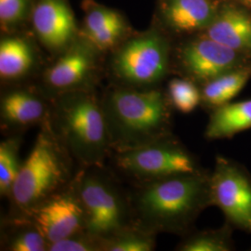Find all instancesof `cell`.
I'll list each match as a JSON object with an SVG mask.
<instances>
[{
    "mask_svg": "<svg viewBox=\"0 0 251 251\" xmlns=\"http://www.w3.org/2000/svg\"><path fill=\"white\" fill-rule=\"evenodd\" d=\"M211 206L206 171L145 181L133 199L137 227L156 234L184 235L199 214Z\"/></svg>",
    "mask_w": 251,
    "mask_h": 251,
    "instance_id": "cell-1",
    "label": "cell"
},
{
    "mask_svg": "<svg viewBox=\"0 0 251 251\" xmlns=\"http://www.w3.org/2000/svg\"><path fill=\"white\" fill-rule=\"evenodd\" d=\"M110 146L117 152L157 141L171 133V109L163 91L122 88L101 102Z\"/></svg>",
    "mask_w": 251,
    "mask_h": 251,
    "instance_id": "cell-2",
    "label": "cell"
},
{
    "mask_svg": "<svg viewBox=\"0 0 251 251\" xmlns=\"http://www.w3.org/2000/svg\"><path fill=\"white\" fill-rule=\"evenodd\" d=\"M70 173L68 151L60 137L47 123L22 163L9 198L18 213L30 215L46 199L60 192Z\"/></svg>",
    "mask_w": 251,
    "mask_h": 251,
    "instance_id": "cell-3",
    "label": "cell"
},
{
    "mask_svg": "<svg viewBox=\"0 0 251 251\" xmlns=\"http://www.w3.org/2000/svg\"><path fill=\"white\" fill-rule=\"evenodd\" d=\"M55 106L57 134L68 152L84 166H100L111 147L101 103L86 91H70Z\"/></svg>",
    "mask_w": 251,
    "mask_h": 251,
    "instance_id": "cell-4",
    "label": "cell"
},
{
    "mask_svg": "<svg viewBox=\"0 0 251 251\" xmlns=\"http://www.w3.org/2000/svg\"><path fill=\"white\" fill-rule=\"evenodd\" d=\"M117 167L144 181L204 172L198 157L171 134L140 147L117 152Z\"/></svg>",
    "mask_w": 251,
    "mask_h": 251,
    "instance_id": "cell-5",
    "label": "cell"
},
{
    "mask_svg": "<svg viewBox=\"0 0 251 251\" xmlns=\"http://www.w3.org/2000/svg\"><path fill=\"white\" fill-rule=\"evenodd\" d=\"M73 187L85 210L86 233L102 241L128 227L126 205L106 177L85 172Z\"/></svg>",
    "mask_w": 251,
    "mask_h": 251,
    "instance_id": "cell-6",
    "label": "cell"
},
{
    "mask_svg": "<svg viewBox=\"0 0 251 251\" xmlns=\"http://www.w3.org/2000/svg\"><path fill=\"white\" fill-rule=\"evenodd\" d=\"M171 46L158 33L137 36L122 46L113 61L117 77L135 89H150L170 70Z\"/></svg>",
    "mask_w": 251,
    "mask_h": 251,
    "instance_id": "cell-7",
    "label": "cell"
},
{
    "mask_svg": "<svg viewBox=\"0 0 251 251\" xmlns=\"http://www.w3.org/2000/svg\"><path fill=\"white\" fill-rule=\"evenodd\" d=\"M209 193L211 206L223 211L227 223L251 233V174L243 165L217 155L209 173Z\"/></svg>",
    "mask_w": 251,
    "mask_h": 251,
    "instance_id": "cell-8",
    "label": "cell"
},
{
    "mask_svg": "<svg viewBox=\"0 0 251 251\" xmlns=\"http://www.w3.org/2000/svg\"><path fill=\"white\" fill-rule=\"evenodd\" d=\"M250 62V56L235 51L206 36L186 43L179 52L180 69L187 78L201 85Z\"/></svg>",
    "mask_w": 251,
    "mask_h": 251,
    "instance_id": "cell-9",
    "label": "cell"
},
{
    "mask_svg": "<svg viewBox=\"0 0 251 251\" xmlns=\"http://www.w3.org/2000/svg\"><path fill=\"white\" fill-rule=\"evenodd\" d=\"M29 216L49 244L85 232V210L74 187L54 194Z\"/></svg>",
    "mask_w": 251,
    "mask_h": 251,
    "instance_id": "cell-10",
    "label": "cell"
},
{
    "mask_svg": "<svg viewBox=\"0 0 251 251\" xmlns=\"http://www.w3.org/2000/svg\"><path fill=\"white\" fill-rule=\"evenodd\" d=\"M32 22L40 41L54 50L71 44L76 33L75 16L66 0H38Z\"/></svg>",
    "mask_w": 251,
    "mask_h": 251,
    "instance_id": "cell-11",
    "label": "cell"
},
{
    "mask_svg": "<svg viewBox=\"0 0 251 251\" xmlns=\"http://www.w3.org/2000/svg\"><path fill=\"white\" fill-rule=\"evenodd\" d=\"M96 50L88 40L73 43L46 72V84L62 94L80 87L94 69Z\"/></svg>",
    "mask_w": 251,
    "mask_h": 251,
    "instance_id": "cell-12",
    "label": "cell"
},
{
    "mask_svg": "<svg viewBox=\"0 0 251 251\" xmlns=\"http://www.w3.org/2000/svg\"><path fill=\"white\" fill-rule=\"evenodd\" d=\"M205 36L251 57V16L246 10L226 6L218 10Z\"/></svg>",
    "mask_w": 251,
    "mask_h": 251,
    "instance_id": "cell-13",
    "label": "cell"
},
{
    "mask_svg": "<svg viewBox=\"0 0 251 251\" xmlns=\"http://www.w3.org/2000/svg\"><path fill=\"white\" fill-rule=\"evenodd\" d=\"M217 11L210 0H167L164 5L167 23L179 32L206 30Z\"/></svg>",
    "mask_w": 251,
    "mask_h": 251,
    "instance_id": "cell-14",
    "label": "cell"
},
{
    "mask_svg": "<svg viewBox=\"0 0 251 251\" xmlns=\"http://www.w3.org/2000/svg\"><path fill=\"white\" fill-rule=\"evenodd\" d=\"M251 128V99L231 101L210 112L205 129L207 140L231 139Z\"/></svg>",
    "mask_w": 251,
    "mask_h": 251,
    "instance_id": "cell-15",
    "label": "cell"
},
{
    "mask_svg": "<svg viewBox=\"0 0 251 251\" xmlns=\"http://www.w3.org/2000/svg\"><path fill=\"white\" fill-rule=\"evenodd\" d=\"M251 77V62L224 73L201 87V106L211 112L231 102Z\"/></svg>",
    "mask_w": 251,
    "mask_h": 251,
    "instance_id": "cell-16",
    "label": "cell"
},
{
    "mask_svg": "<svg viewBox=\"0 0 251 251\" xmlns=\"http://www.w3.org/2000/svg\"><path fill=\"white\" fill-rule=\"evenodd\" d=\"M45 115V103L31 92L13 90L1 100V117L9 125H33Z\"/></svg>",
    "mask_w": 251,
    "mask_h": 251,
    "instance_id": "cell-17",
    "label": "cell"
},
{
    "mask_svg": "<svg viewBox=\"0 0 251 251\" xmlns=\"http://www.w3.org/2000/svg\"><path fill=\"white\" fill-rule=\"evenodd\" d=\"M31 45L21 37H7L0 42V76L17 79L31 71L35 64Z\"/></svg>",
    "mask_w": 251,
    "mask_h": 251,
    "instance_id": "cell-18",
    "label": "cell"
},
{
    "mask_svg": "<svg viewBox=\"0 0 251 251\" xmlns=\"http://www.w3.org/2000/svg\"><path fill=\"white\" fill-rule=\"evenodd\" d=\"M234 228L225 222L218 229L189 232L177 246L180 251H233L235 250L233 233Z\"/></svg>",
    "mask_w": 251,
    "mask_h": 251,
    "instance_id": "cell-19",
    "label": "cell"
},
{
    "mask_svg": "<svg viewBox=\"0 0 251 251\" xmlns=\"http://www.w3.org/2000/svg\"><path fill=\"white\" fill-rule=\"evenodd\" d=\"M155 248V234L139 227H126L101 241L103 251H152Z\"/></svg>",
    "mask_w": 251,
    "mask_h": 251,
    "instance_id": "cell-20",
    "label": "cell"
},
{
    "mask_svg": "<svg viewBox=\"0 0 251 251\" xmlns=\"http://www.w3.org/2000/svg\"><path fill=\"white\" fill-rule=\"evenodd\" d=\"M166 94L172 109L181 114H191L201 105V89L187 77L171 79Z\"/></svg>",
    "mask_w": 251,
    "mask_h": 251,
    "instance_id": "cell-21",
    "label": "cell"
},
{
    "mask_svg": "<svg viewBox=\"0 0 251 251\" xmlns=\"http://www.w3.org/2000/svg\"><path fill=\"white\" fill-rule=\"evenodd\" d=\"M17 139H8L0 144V194L9 197L22 164L19 161Z\"/></svg>",
    "mask_w": 251,
    "mask_h": 251,
    "instance_id": "cell-22",
    "label": "cell"
},
{
    "mask_svg": "<svg viewBox=\"0 0 251 251\" xmlns=\"http://www.w3.org/2000/svg\"><path fill=\"white\" fill-rule=\"evenodd\" d=\"M48 247L45 236L34 224L17 231L8 243V250L12 251H45Z\"/></svg>",
    "mask_w": 251,
    "mask_h": 251,
    "instance_id": "cell-23",
    "label": "cell"
},
{
    "mask_svg": "<svg viewBox=\"0 0 251 251\" xmlns=\"http://www.w3.org/2000/svg\"><path fill=\"white\" fill-rule=\"evenodd\" d=\"M50 251H101V240L86 232L76 233L63 240L49 244Z\"/></svg>",
    "mask_w": 251,
    "mask_h": 251,
    "instance_id": "cell-24",
    "label": "cell"
},
{
    "mask_svg": "<svg viewBox=\"0 0 251 251\" xmlns=\"http://www.w3.org/2000/svg\"><path fill=\"white\" fill-rule=\"evenodd\" d=\"M121 23H124V21L117 11L102 7L93 8L86 16L85 36Z\"/></svg>",
    "mask_w": 251,
    "mask_h": 251,
    "instance_id": "cell-25",
    "label": "cell"
},
{
    "mask_svg": "<svg viewBox=\"0 0 251 251\" xmlns=\"http://www.w3.org/2000/svg\"><path fill=\"white\" fill-rule=\"evenodd\" d=\"M125 31V23L101 29L88 36H85L91 45L98 50H106L117 44Z\"/></svg>",
    "mask_w": 251,
    "mask_h": 251,
    "instance_id": "cell-26",
    "label": "cell"
},
{
    "mask_svg": "<svg viewBox=\"0 0 251 251\" xmlns=\"http://www.w3.org/2000/svg\"><path fill=\"white\" fill-rule=\"evenodd\" d=\"M30 0H0V21L4 25H13L25 18Z\"/></svg>",
    "mask_w": 251,
    "mask_h": 251,
    "instance_id": "cell-27",
    "label": "cell"
},
{
    "mask_svg": "<svg viewBox=\"0 0 251 251\" xmlns=\"http://www.w3.org/2000/svg\"><path fill=\"white\" fill-rule=\"evenodd\" d=\"M239 1L242 5L248 7V8H251V0H237Z\"/></svg>",
    "mask_w": 251,
    "mask_h": 251,
    "instance_id": "cell-28",
    "label": "cell"
}]
</instances>
